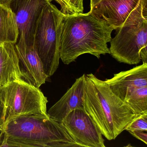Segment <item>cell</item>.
<instances>
[{
	"label": "cell",
	"instance_id": "obj_9",
	"mask_svg": "<svg viewBox=\"0 0 147 147\" xmlns=\"http://www.w3.org/2000/svg\"><path fill=\"white\" fill-rule=\"evenodd\" d=\"M53 0H13L9 7L16 16L19 40L28 45L34 44L38 20L46 4Z\"/></svg>",
	"mask_w": 147,
	"mask_h": 147
},
{
	"label": "cell",
	"instance_id": "obj_21",
	"mask_svg": "<svg viewBox=\"0 0 147 147\" xmlns=\"http://www.w3.org/2000/svg\"><path fill=\"white\" fill-rule=\"evenodd\" d=\"M101 1V0H90V9L96 5Z\"/></svg>",
	"mask_w": 147,
	"mask_h": 147
},
{
	"label": "cell",
	"instance_id": "obj_17",
	"mask_svg": "<svg viewBox=\"0 0 147 147\" xmlns=\"http://www.w3.org/2000/svg\"><path fill=\"white\" fill-rule=\"evenodd\" d=\"M125 130L127 131H147V113L137 114L132 121L129 124Z\"/></svg>",
	"mask_w": 147,
	"mask_h": 147
},
{
	"label": "cell",
	"instance_id": "obj_12",
	"mask_svg": "<svg viewBox=\"0 0 147 147\" xmlns=\"http://www.w3.org/2000/svg\"><path fill=\"white\" fill-rule=\"evenodd\" d=\"M85 82L86 75L77 78L71 87L47 112L49 117L61 123L72 111L76 109H84L82 97Z\"/></svg>",
	"mask_w": 147,
	"mask_h": 147
},
{
	"label": "cell",
	"instance_id": "obj_13",
	"mask_svg": "<svg viewBox=\"0 0 147 147\" xmlns=\"http://www.w3.org/2000/svg\"><path fill=\"white\" fill-rule=\"evenodd\" d=\"M20 80H22L15 44H0V88Z\"/></svg>",
	"mask_w": 147,
	"mask_h": 147
},
{
	"label": "cell",
	"instance_id": "obj_15",
	"mask_svg": "<svg viewBox=\"0 0 147 147\" xmlns=\"http://www.w3.org/2000/svg\"><path fill=\"white\" fill-rule=\"evenodd\" d=\"M124 102L136 114L147 113V86L133 90Z\"/></svg>",
	"mask_w": 147,
	"mask_h": 147
},
{
	"label": "cell",
	"instance_id": "obj_10",
	"mask_svg": "<svg viewBox=\"0 0 147 147\" xmlns=\"http://www.w3.org/2000/svg\"><path fill=\"white\" fill-rule=\"evenodd\" d=\"M15 48L19 61L21 78L26 82L39 88L48 77L34 44L28 45L23 40H18Z\"/></svg>",
	"mask_w": 147,
	"mask_h": 147
},
{
	"label": "cell",
	"instance_id": "obj_8",
	"mask_svg": "<svg viewBox=\"0 0 147 147\" xmlns=\"http://www.w3.org/2000/svg\"><path fill=\"white\" fill-rule=\"evenodd\" d=\"M61 123L79 147H106L101 132L84 109L72 111Z\"/></svg>",
	"mask_w": 147,
	"mask_h": 147
},
{
	"label": "cell",
	"instance_id": "obj_11",
	"mask_svg": "<svg viewBox=\"0 0 147 147\" xmlns=\"http://www.w3.org/2000/svg\"><path fill=\"white\" fill-rule=\"evenodd\" d=\"M105 81L111 91L123 102L136 88L147 86V63L114 74Z\"/></svg>",
	"mask_w": 147,
	"mask_h": 147
},
{
	"label": "cell",
	"instance_id": "obj_1",
	"mask_svg": "<svg viewBox=\"0 0 147 147\" xmlns=\"http://www.w3.org/2000/svg\"><path fill=\"white\" fill-rule=\"evenodd\" d=\"M113 30L105 20L90 11L64 15L60 59L68 65L83 54H90L98 59L101 55L110 54L107 43L112 38Z\"/></svg>",
	"mask_w": 147,
	"mask_h": 147
},
{
	"label": "cell",
	"instance_id": "obj_3",
	"mask_svg": "<svg viewBox=\"0 0 147 147\" xmlns=\"http://www.w3.org/2000/svg\"><path fill=\"white\" fill-rule=\"evenodd\" d=\"M79 147L61 123L48 114L24 115L5 121L0 147Z\"/></svg>",
	"mask_w": 147,
	"mask_h": 147
},
{
	"label": "cell",
	"instance_id": "obj_16",
	"mask_svg": "<svg viewBox=\"0 0 147 147\" xmlns=\"http://www.w3.org/2000/svg\"><path fill=\"white\" fill-rule=\"evenodd\" d=\"M61 7L63 15H75L83 13V0H53Z\"/></svg>",
	"mask_w": 147,
	"mask_h": 147
},
{
	"label": "cell",
	"instance_id": "obj_14",
	"mask_svg": "<svg viewBox=\"0 0 147 147\" xmlns=\"http://www.w3.org/2000/svg\"><path fill=\"white\" fill-rule=\"evenodd\" d=\"M18 37L15 14L10 7L0 4V44H16Z\"/></svg>",
	"mask_w": 147,
	"mask_h": 147
},
{
	"label": "cell",
	"instance_id": "obj_18",
	"mask_svg": "<svg viewBox=\"0 0 147 147\" xmlns=\"http://www.w3.org/2000/svg\"><path fill=\"white\" fill-rule=\"evenodd\" d=\"M129 132L133 136L143 142L145 144H147V134L144 131H129Z\"/></svg>",
	"mask_w": 147,
	"mask_h": 147
},
{
	"label": "cell",
	"instance_id": "obj_19",
	"mask_svg": "<svg viewBox=\"0 0 147 147\" xmlns=\"http://www.w3.org/2000/svg\"><path fill=\"white\" fill-rule=\"evenodd\" d=\"M5 123L4 119V107L1 101H0V135L1 134V131L3 129Z\"/></svg>",
	"mask_w": 147,
	"mask_h": 147
},
{
	"label": "cell",
	"instance_id": "obj_4",
	"mask_svg": "<svg viewBox=\"0 0 147 147\" xmlns=\"http://www.w3.org/2000/svg\"><path fill=\"white\" fill-rule=\"evenodd\" d=\"M64 15L51 2L45 6L38 20L34 44L48 78L59 67Z\"/></svg>",
	"mask_w": 147,
	"mask_h": 147
},
{
	"label": "cell",
	"instance_id": "obj_6",
	"mask_svg": "<svg viewBox=\"0 0 147 147\" xmlns=\"http://www.w3.org/2000/svg\"><path fill=\"white\" fill-rule=\"evenodd\" d=\"M112 38V56L120 63L133 65L147 63V20L123 26Z\"/></svg>",
	"mask_w": 147,
	"mask_h": 147
},
{
	"label": "cell",
	"instance_id": "obj_7",
	"mask_svg": "<svg viewBox=\"0 0 147 147\" xmlns=\"http://www.w3.org/2000/svg\"><path fill=\"white\" fill-rule=\"evenodd\" d=\"M114 30L147 20V0H101L90 9Z\"/></svg>",
	"mask_w": 147,
	"mask_h": 147
},
{
	"label": "cell",
	"instance_id": "obj_20",
	"mask_svg": "<svg viewBox=\"0 0 147 147\" xmlns=\"http://www.w3.org/2000/svg\"><path fill=\"white\" fill-rule=\"evenodd\" d=\"M13 0H0V4L3 5L9 6L10 4L12 2Z\"/></svg>",
	"mask_w": 147,
	"mask_h": 147
},
{
	"label": "cell",
	"instance_id": "obj_5",
	"mask_svg": "<svg viewBox=\"0 0 147 147\" xmlns=\"http://www.w3.org/2000/svg\"><path fill=\"white\" fill-rule=\"evenodd\" d=\"M0 101L4 107L5 122L24 115H47V98L39 88L23 80L0 88Z\"/></svg>",
	"mask_w": 147,
	"mask_h": 147
},
{
	"label": "cell",
	"instance_id": "obj_2",
	"mask_svg": "<svg viewBox=\"0 0 147 147\" xmlns=\"http://www.w3.org/2000/svg\"><path fill=\"white\" fill-rule=\"evenodd\" d=\"M82 105L102 136L108 140H114L125 130L136 115L105 81L92 74L86 75Z\"/></svg>",
	"mask_w": 147,
	"mask_h": 147
}]
</instances>
